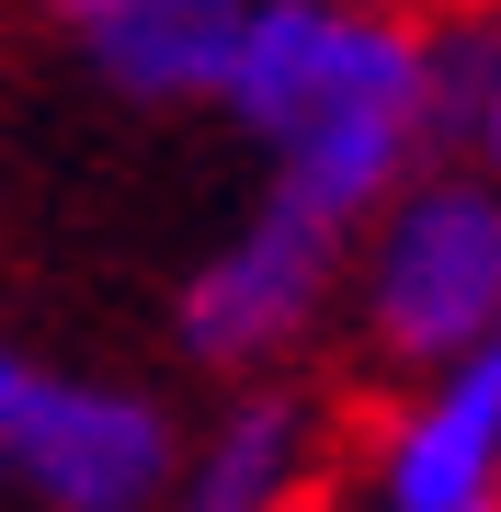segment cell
<instances>
[{"label":"cell","mask_w":501,"mask_h":512,"mask_svg":"<svg viewBox=\"0 0 501 512\" xmlns=\"http://www.w3.org/2000/svg\"><path fill=\"white\" fill-rule=\"evenodd\" d=\"M479 35H433L422 12H353V0H251L217 103L262 160L274 194L365 228L433 148L467 137Z\"/></svg>","instance_id":"1"},{"label":"cell","mask_w":501,"mask_h":512,"mask_svg":"<svg viewBox=\"0 0 501 512\" xmlns=\"http://www.w3.org/2000/svg\"><path fill=\"white\" fill-rule=\"evenodd\" d=\"M353 319L388 365L433 376L501 319V183L490 171H410V183L353 228Z\"/></svg>","instance_id":"2"},{"label":"cell","mask_w":501,"mask_h":512,"mask_svg":"<svg viewBox=\"0 0 501 512\" xmlns=\"http://www.w3.org/2000/svg\"><path fill=\"white\" fill-rule=\"evenodd\" d=\"M342 262H353V228L342 217H319V205L262 183V205L194 262L171 330H183V353L217 365V376H285L308 353V330L331 319Z\"/></svg>","instance_id":"3"},{"label":"cell","mask_w":501,"mask_h":512,"mask_svg":"<svg viewBox=\"0 0 501 512\" xmlns=\"http://www.w3.org/2000/svg\"><path fill=\"white\" fill-rule=\"evenodd\" d=\"M171 456H183V421L149 387L35 365L23 421H12V456H0V490H23L35 512H149Z\"/></svg>","instance_id":"4"},{"label":"cell","mask_w":501,"mask_h":512,"mask_svg":"<svg viewBox=\"0 0 501 512\" xmlns=\"http://www.w3.org/2000/svg\"><path fill=\"white\" fill-rule=\"evenodd\" d=\"M319 456H331V399L308 376H240V399L183 433L149 512H308Z\"/></svg>","instance_id":"5"},{"label":"cell","mask_w":501,"mask_h":512,"mask_svg":"<svg viewBox=\"0 0 501 512\" xmlns=\"http://www.w3.org/2000/svg\"><path fill=\"white\" fill-rule=\"evenodd\" d=\"M501 501V319L456 365L422 376L388 433H376V512H479Z\"/></svg>","instance_id":"6"},{"label":"cell","mask_w":501,"mask_h":512,"mask_svg":"<svg viewBox=\"0 0 501 512\" xmlns=\"http://www.w3.org/2000/svg\"><path fill=\"white\" fill-rule=\"evenodd\" d=\"M240 23H251V0H103L80 23V46L126 103H205Z\"/></svg>","instance_id":"7"},{"label":"cell","mask_w":501,"mask_h":512,"mask_svg":"<svg viewBox=\"0 0 501 512\" xmlns=\"http://www.w3.org/2000/svg\"><path fill=\"white\" fill-rule=\"evenodd\" d=\"M467 148L501 183V35H479V80H467Z\"/></svg>","instance_id":"8"},{"label":"cell","mask_w":501,"mask_h":512,"mask_svg":"<svg viewBox=\"0 0 501 512\" xmlns=\"http://www.w3.org/2000/svg\"><path fill=\"white\" fill-rule=\"evenodd\" d=\"M46 12H57V23H92V12H103V0H46Z\"/></svg>","instance_id":"9"},{"label":"cell","mask_w":501,"mask_h":512,"mask_svg":"<svg viewBox=\"0 0 501 512\" xmlns=\"http://www.w3.org/2000/svg\"><path fill=\"white\" fill-rule=\"evenodd\" d=\"M353 12H433V0H353Z\"/></svg>","instance_id":"10"},{"label":"cell","mask_w":501,"mask_h":512,"mask_svg":"<svg viewBox=\"0 0 501 512\" xmlns=\"http://www.w3.org/2000/svg\"><path fill=\"white\" fill-rule=\"evenodd\" d=\"M479 512H501V501H479Z\"/></svg>","instance_id":"11"}]
</instances>
